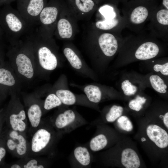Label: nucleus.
Wrapping results in <instances>:
<instances>
[{"label":"nucleus","instance_id":"obj_3","mask_svg":"<svg viewBox=\"0 0 168 168\" xmlns=\"http://www.w3.org/2000/svg\"><path fill=\"white\" fill-rule=\"evenodd\" d=\"M63 107L49 119L54 129L63 135L88 123L75 110Z\"/></svg>","mask_w":168,"mask_h":168},{"label":"nucleus","instance_id":"obj_33","mask_svg":"<svg viewBox=\"0 0 168 168\" xmlns=\"http://www.w3.org/2000/svg\"><path fill=\"white\" fill-rule=\"evenodd\" d=\"M153 69L156 72L160 71L163 75H168V63L167 62L163 64H156L153 67Z\"/></svg>","mask_w":168,"mask_h":168},{"label":"nucleus","instance_id":"obj_39","mask_svg":"<svg viewBox=\"0 0 168 168\" xmlns=\"http://www.w3.org/2000/svg\"><path fill=\"white\" fill-rule=\"evenodd\" d=\"M1 98L0 97V101H1Z\"/></svg>","mask_w":168,"mask_h":168},{"label":"nucleus","instance_id":"obj_7","mask_svg":"<svg viewBox=\"0 0 168 168\" xmlns=\"http://www.w3.org/2000/svg\"><path fill=\"white\" fill-rule=\"evenodd\" d=\"M11 104L5 112L4 124L5 126L12 130L26 135L28 132V122L26 112L20 108L18 110Z\"/></svg>","mask_w":168,"mask_h":168},{"label":"nucleus","instance_id":"obj_17","mask_svg":"<svg viewBox=\"0 0 168 168\" xmlns=\"http://www.w3.org/2000/svg\"><path fill=\"white\" fill-rule=\"evenodd\" d=\"M121 162L126 168H138L140 165L138 154L131 148H127L123 150L121 154Z\"/></svg>","mask_w":168,"mask_h":168},{"label":"nucleus","instance_id":"obj_4","mask_svg":"<svg viewBox=\"0 0 168 168\" xmlns=\"http://www.w3.org/2000/svg\"><path fill=\"white\" fill-rule=\"evenodd\" d=\"M0 137L7 151L13 156L20 158L28 156L29 142L26 135L5 126Z\"/></svg>","mask_w":168,"mask_h":168},{"label":"nucleus","instance_id":"obj_29","mask_svg":"<svg viewBox=\"0 0 168 168\" xmlns=\"http://www.w3.org/2000/svg\"><path fill=\"white\" fill-rule=\"evenodd\" d=\"M121 88L124 94L128 96L134 95L137 90V87L132 85L128 80H126L122 82Z\"/></svg>","mask_w":168,"mask_h":168},{"label":"nucleus","instance_id":"obj_23","mask_svg":"<svg viewBox=\"0 0 168 168\" xmlns=\"http://www.w3.org/2000/svg\"><path fill=\"white\" fill-rule=\"evenodd\" d=\"M15 83L14 78L11 72L6 68H0V85L12 86Z\"/></svg>","mask_w":168,"mask_h":168},{"label":"nucleus","instance_id":"obj_22","mask_svg":"<svg viewBox=\"0 0 168 168\" xmlns=\"http://www.w3.org/2000/svg\"><path fill=\"white\" fill-rule=\"evenodd\" d=\"M149 80L152 86L156 91L161 93H166L167 86L159 76L152 75L150 77Z\"/></svg>","mask_w":168,"mask_h":168},{"label":"nucleus","instance_id":"obj_26","mask_svg":"<svg viewBox=\"0 0 168 168\" xmlns=\"http://www.w3.org/2000/svg\"><path fill=\"white\" fill-rule=\"evenodd\" d=\"M76 5L81 11L87 12L91 10L94 3L92 0H75Z\"/></svg>","mask_w":168,"mask_h":168},{"label":"nucleus","instance_id":"obj_13","mask_svg":"<svg viewBox=\"0 0 168 168\" xmlns=\"http://www.w3.org/2000/svg\"><path fill=\"white\" fill-rule=\"evenodd\" d=\"M99 47L103 54L107 57L113 56L118 48L117 40L110 33H104L99 37L98 40Z\"/></svg>","mask_w":168,"mask_h":168},{"label":"nucleus","instance_id":"obj_25","mask_svg":"<svg viewBox=\"0 0 168 168\" xmlns=\"http://www.w3.org/2000/svg\"><path fill=\"white\" fill-rule=\"evenodd\" d=\"M118 23V20L115 18L105 19L104 21H97L96 23V26L98 28L100 29L109 30L115 27Z\"/></svg>","mask_w":168,"mask_h":168},{"label":"nucleus","instance_id":"obj_21","mask_svg":"<svg viewBox=\"0 0 168 168\" xmlns=\"http://www.w3.org/2000/svg\"><path fill=\"white\" fill-rule=\"evenodd\" d=\"M63 105L60 99L54 93H51L46 97L43 103L44 109L49 110Z\"/></svg>","mask_w":168,"mask_h":168},{"label":"nucleus","instance_id":"obj_12","mask_svg":"<svg viewBox=\"0 0 168 168\" xmlns=\"http://www.w3.org/2000/svg\"><path fill=\"white\" fill-rule=\"evenodd\" d=\"M58 14V8L54 6H45L39 16L37 30L45 31L47 27L53 24L56 21Z\"/></svg>","mask_w":168,"mask_h":168},{"label":"nucleus","instance_id":"obj_20","mask_svg":"<svg viewBox=\"0 0 168 168\" xmlns=\"http://www.w3.org/2000/svg\"><path fill=\"white\" fill-rule=\"evenodd\" d=\"M148 15V12L144 7L140 6L135 8L132 12L130 16L131 22L135 24L143 22Z\"/></svg>","mask_w":168,"mask_h":168},{"label":"nucleus","instance_id":"obj_31","mask_svg":"<svg viewBox=\"0 0 168 168\" xmlns=\"http://www.w3.org/2000/svg\"><path fill=\"white\" fill-rule=\"evenodd\" d=\"M100 12L103 15L105 19H113L114 18L115 13L112 7L105 6L101 8Z\"/></svg>","mask_w":168,"mask_h":168},{"label":"nucleus","instance_id":"obj_11","mask_svg":"<svg viewBox=\"0 0 168 168\" xmlns=\"http://www.w3.org/2000/svg\"><path fill=\"white\" fill-rule=\"evenodd\" d=\"M146 133L149 138L159 148H164L168 146V133L160 127L153 124L149 125Z\"/></svg>","mask_w":168,"mask_h":168},{"label":"nucleus","instance_id":"obj_5","mask_svg":"<svg viewBox=\"0 0 168 168\" xmlns=\"http://www.w3.org/2000/svg\"><path fill=\"white\" fill-rule=\"evenodd\" d=\"M61 80L60 87L56 90L55 94L63 105L68 106L76 105L91 109H96V104L90 101L85 94H76L69 89L66 76L63 75Z\"/></svg>","mask_w":168,"mask_h":168},{"label":"nucleus","instance_id":"obj_37","mask_svg":"<svg viewBox=\"0 0 168 168\" xmlns=\"http://www.w3.org/2000/svg\"><path fill=\"white\" fill-rule=\"evenodd\" d=\"M162 4L167 9H168V0H163Z\"/></svg>","mask_w":168,"mask_h":168},{"label":"nucleus","instance_id":"obj_10","mask_svg":"<svg viewBox=\"0 0 168 168\" xmlns=\"http://www.w3.org/2000/svg\"><path fill=\"white\" fill-rule=\"evenodd\" d=\"M20 159L16 162L5 165L4 167L11 168H44L48 167L50 165L49 159L39 156H27Z\"/></svg>","mask_w":168,"mask_h":168},{"label":"nucleus","instance_id":"obj_32","mask_svg":"<svg viewBox=\"0 0 168 168\" xmlns=\"http://www.w3.org/2000/svg\"><path fill=\"white\" fill-rule=\"evenodd\" d=\"M7 151L3 140L0 138V167H4V159Z\"/></svg>","mask_w":168,"mask_h":168},{"label":"nucleus","instance_id":"obj_15","mask_svg":"<svg viewBox=\"0 0 168 168\" xmlns=\"http://www.w3.org/2000/svg\"><path fill=\"white\" fill-rule=\"evenodd\" d=\"M43 114L42 109L39 104H33L29 107L26 116L29 124L28 132L30 135L41 124Z\"/></svg>","mask_w":168,"mask_h":168},{"label":"nucleus","instance_id":"obj_14","mask_svg":"<svg viewBox=\"0 0 168 168\" xmlns=\"http://www.w3.org/2000/svg\"><path fill=\"white\" fill-rule=\"evenodd\" d=\"M15 56V62L18 72L28 78L33 76L34 70L29 56L23 51H20Z\"/></svg>","mask_w":168,"mask_h":168},{"label":"nucleus","instance_id":"obj_1","mask_svg":"<svg viewBox=\"0 0 168 168\" xmlns=\"http://www.w3.org/2000/svg\"><path fill=\"white\" fill-rule=\"evenodd\" d=\"M30 135L27 156L36 157L54 153L63 135L54 129L49 119H42L40 125Z\"/></svg>","mask_w":168,"mask_h":168},{"label":"nucleus","instance_id":"obj_38","mask_svg":"<svg viewBox=\"0 0 168 168\" xmlns=\"http://www.w3.org/2000/svg\"><path fill=\"white\" fill-rule=\"evenodd\" d=\"M146 139L144 137H142L141 139V141L142 142H144V141H146Z\"/></svg>","mask_w":168,"mask_h":168},{"label":"nucleus","instance_id":"obj_16","mask_svg":"<svg viewBox=\"0 0 168 168\" xmlns=\"http://www.w3.org/2000/svg\"><path fill=\"white\" fill-rule=\"evenodd\" d=\"M159 52V48L156 44L148 42L142 44L136 50L135 55L137 58L145 60L155 57Z\"/></svg>","mask_w":168,"mask_h":168},{"label":"nucleus","instance_id":"obj_6","mask_svg":"<svg viewBox=\"0 0 168 168\" xmlns=\"http://www.w3.org/2000/svg\"><path fill=\"white\" fill-rule=\"evenodd\" d=\"M17 10L32 27L38 25L39 18L45 7V0H16Z\"/></svg>","mask_w":168,"mask_h":168},{"label":"nucleus","instance_id":"obj_35","mask_svg":"<svg viewBox=\"0 0 168 168\" xmlns=\"http://www.w3.org/2000/svg\"><path fill=\"white\" fill-rule=\"evenodd\" d=\"M163 122L164 124L168 128V112L166 113L163 117Z\"/></svg>","mask_w":168,"mask_h":168},{"label":"nucleus","instance_id":"obj_24","mask_svg":"<svg viewBox=\"0 0 168 168\" xmlns=\"http://www.w3.org/2000/svg\"><path fill=\"white\" fill-rule=\"evenodd\" d=\"M123 109L121 106L113 105L106 114L105 118L108 122H113L122 115Z\"/></svg>","mask_w":168,"mask_h":168},{"label":"nucleus","instance_id":"obj_2","mask_svg":"<svg viewBox=\"0 0 168 168\" xmlns=\"http://www.w3.org/2000/svg\"><path fill=\"white\" fill-rule=\"evenodd\" d=\"M0 26L9 41L14 44L24 35L33 30L19 12L10 4L4 5L0 12Z\"/></svg>","mask_w":168,"mask_h":168},{"label":"nucleus","instance_id":"obj_28","mask_svg":"<svg viewBox=\"0 0 168 168\" xmlns=\"http://www.w3.org/2000/svg\"><path fill=\"white\" fill-rule=\"evenodd\" d=\"M146 101L144 97L137 96L135 99L131 100L129 103V107L133 110L137 111H140L142 108V105Z\"/></svg>","mask_w":168,"mask_h":168},{"label":"nucleus","instance_id":"obj_27","mask_svg":"<svg viewBox=\"0 0 168 168\" xmlns=\"http://www.w3.org/2000/svg\"><path fill=\"white\" fill-rule=\"evenodd\" d=\"M119 127L122 129L127 132L131 131L133 126L131 121L125 116H120L117 120Z\"/></svg>","mask_w":168,"mask_h":168},{"label":"nucleus","instance_id":"obj_8","mask_svg":"<svg viewBox=\"0 0 168 168\" xmlns=\"http://www.w3.org/2000/svg\"><path fill=\"white\" fill-rule=\"evenodd\" d=\"M63 54L72 68L82 76L95 80L96 76L93 69L82 60L74 50L69 47L65 48Z\"/></svg>","mask_w":168,"mask_h":168},{"label":"nucleus","instance_id":"obj_18","mask_svg":"<svg viewBox=\"0 0 168 168\" xmlns=\"http://www.w3.org/2000/svg\"><path fill=\"white\" fill-rule=\"evenodd\" d=\"M106 136L103 133L97 134L91 139L88 144V148L91 152L100 151L106 147L108 144Z\"/></svg>","mask_w":168,"mask_h":168},{"label":"nucleus","instance_id":"obj_19","mask_svg":"<svg viewBox=\"0 0 168 168\" xmlns=\"http://www.w3.org/2000/svg\"><path fill=\"white\" fill-rule=\"evenodd\" d=\"M57 29L59 36L62 39H69L72 36V30L70 22L67 19L62 18L58 21Z\"/></svg>","mask_w":168,"mask_h":168},{"label":"nucleus","instance_id":"obj_30","mask_svg":"<svg viewBox=\"0 0 168 168\" xmlns=\"http://www.w3.org/2000/svg\"><path fill=\"white\" fill-rule=\"evenodd\" d=\"M156 17L157 20L159 23L163 25H168V9H162L160 10L157 13Z\"/></svg>","mask_w":168,"mask_h":168},{"label":"nucleus","instance_id":"obj_9","mask_svg":"<svg viewBox=\"0 0 168 168\" xmlns=\"http://www.w3.org/2000/svg\"><path fill=\"white\" fill-rule=\"evenodd\" d=\"M91 151L88 147L79 146L73 150L70 161L72 167L75 168H89L92 162Z\"/></svg>","mask_w":168,"mask_h":168},{"label":"nucleus","instance_id":"obj_36","mask_svg":"<svg viewBox=\"0 0 168 168\" xmlns=\"http://www.w3.org/2000/svg\"><path fill=\"white\" fill-rule=\"evenodd\" d=\"M16 0H0V6L10 4L11 2Z\"/></svg>","mask_w":168,"mask_h":168},{"label":"nucleus","instance_id":"obj_34","mask_svg":"<svg viewBox=\"0 0 168 168\" xmlns=\"http://www.w3.org/2000/svg\"><path fill=\"white\" fill-rule=\"evenodd\" d=\"M5 112L2 110L0 111V138L3 128L4 124V117Z\"/></svg>","mask_w":168,"mask_h":168}]
</instances>
